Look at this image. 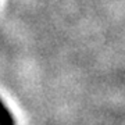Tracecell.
Segmentation results:
<instances>
[{
    "label": "cell",
    "mask_w": 125,
    "mask_h": 125,
    "mask_svg": "<svg viewBox=\"0 0 125 125\" xmlns=\"http://www.w3.org/2000/svg\"><path fill=\"white\" fill-rule=\"evenodd\" d=\"M0 125H14V120L11 114L7 111V108L0 102Z\"/></svg>",
    "instance_id": "obj_1"
}]
</instances>
